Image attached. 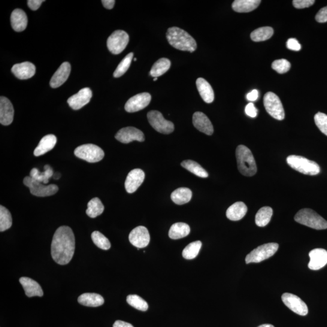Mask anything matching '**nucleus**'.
Returning a JSON list of instances; mask_svg holds the SVG:
<instances>
[{"instance_id":"nucleus-7","label":"nucleus","mask_w":327,"mask_h":327,"mask_svg":"<svg viewBox=\"0 0 327 327\" xmlns=\"http://www.w3.org/2000/svg\"><path fill=\"white\" fill-rule=\"evenodd\" d=\"M279 248L277 243H268L260 245L251 251L245 257V262L259 263L267 259L277 253Z\"/></svg>"},{"instance_id":"nucleus-10","label":"nucleus","mask_w":327,"mask_h":327,"mask_svg":"<svg viewBox=\"0 0 327 327\" xmlns=\"http://www.w3.org/2000/svg\"><path fill=\"white\" fill-rule=\"evenodd\" d=\"M147 118L151 127L157 132L163 134H170L174 131V123L166 120L159 111H151L148 112Z\"/></svg>"},{"instance_id":"nucleus-31","label":"nucleus","mask_w":327,"mask_h":327,"mask_svg":"<svg viewBox=\"0 0 327 327\" xmlns=\"http://www.w3.org/2000/svg\"><path fill=\"white\" fill-rule=\"evenodd\" d=\"M190 228L186 223H178L173 224L170 229L169 237L173 239H179L186 237L189 235Z\"/></svg>"},{"instance_id":"nucleus-48","label":"nucleus","mask_w":327,"mask_h":327,"mask_svg":"<svg viewBox=\"0 0 327 327\" xmlns=\"http://www.w3.org/2000/svg\"><path fill=\"white\" fill-rule=\"evenodd\" d=\"M245 113L248 115V117L251 118H255L257 115V108L254 107L253 103H249L245 107Z\"/></svg>"},{"instance_id":"nucleus-52","label":"nucleus","mask_w":327,"mask_h":327,"mask_svg":"<svg viewBox=\"0 0 327 327\" xmlns=\"http://www.w3.org/2000/svg\"><path fill=\"white\" fill-rule=\"evenodd\" d=\"M113 327H133L132 324L124 322L122 320H117L114 324Z\"/></svg>"},{"instance_id":"nucleus-13","label":"nucleus","mask_w":327,"mask_h":327,"mask_svg":"<svg viewBox=\"0 0 327 327\" xmlns=\"http://www.w3.org/2000/svg\"><path fill=\"white\" fill-rule=\"evenodd\" d=\"M115 138L124 144H128L133 141L143 142L145 140L143 132L133 127L121 129L115 135Z\"/></svg>"},{"instance_id":"nucleus-30","label":"nucleus","mask_w":327,"mask_h":327,"mask_svg":"<svg viewBox=\"0 0 327 327\" xmlns=\"http://www.w3.org/2000/svg\"><path fill=\"white\" fill-rule=\"evenodd\" d=\"M192 197V192L188 188L181 187L173 192L171 199L176 204L183 205L189 202Z\"/></svg>"},{"instance_id":"nucleus-45","label":"nucleus","mask_w":327,"mask_h":327,"mask_svg":"<svg viewBox=\"0 0 327 327\" xmlns=\"http://www.w3.org/2000/svg\"><path fill=\"white\" fill-rule=\"evenodd\" d=\"M314 3V0H294L293 5L296 9H304L310 7Z\"/></svg>"},{"instance_id":"nucleus-29","label":"nucleus","mask_w":327,"mask_h":327,"mask_svg":"<svg viewBox=\"0 0 327 327\" xmlns=\"http://www.w3.org/2000/svg\"><path fill=\"white\" fill-rule=\"evenodd\" d=\"M261 3L260 0H235L232 4V8L239 13H247L255 10Z\"/></svg>"},{"instance_id":"nucleus-24","label":"nucleus","mask_w":327,"mask_h":327,"mask_svg":"<svg viewBox=\"0 0 327 327\" xmlns=\"http://www.w3.org/2000/svg\"><path fill=\"white\" fill-rule=\"evenodd\" d=\"M11 25L15 31L22 32L25 30L28 20L25 12L20 9H16L12 12Z\"/></svg>"},{"instance_id":"nucleus-28","label":"nucleus","mask_w":327,"mask_h":327,"mask_svg":"<svg viewBox=\"0 0 327 327\" xmlns=\"http://www.w3.org/2000/svg\"><path fill=\"white\" fill-rule=\"evenodd\" d=\"M78 301L86 307H96L103 305L104 299L98 294L87 293L79 296Z\"/></svg>"},{"instance_id":"nucleus-33","label":"nucleus","mask_w":327,"mask_h":327,"mask_svg":"<svg viewBox=\"0 0 327 327\" xmlns=\"http://www.w3.org/2000/svg\"><path fill=\"white\" fill-rule=\"evenodd\" d=\"M44 172H40L37 169L33 168L30 171V177L39 183L47 184L48 180L53 175V171L48 165L44 166Z\"/></svg>"},{"instance_id":"nucleus-21","label":"nucleus","mask_w":327,"mask_h":327,"mask_svg":"<svg viewBox=\"0 0 327 327\" xmlns=\"http://www.w3.org/2000/svg\"><path fill=\"white\" fill-rule=\"evenodd\" d=\"M71 71V66L68 62H65L60 66L51 77L50 86L52 88H58L62 86L68 80Z\"/></svg>"},{"instance_id":"nucleus-9","label":"nucleus","mask_w":327,"mask_h":327,"mask_svg":"<svg viewBox=\"0 0 327 327\" xmlns=\"http://www.w3.org/2000/svg\"><path fill=\"white\" fill-rule=\"evenodd\" d=\"M23 183L26 186L29 187L30 193L33 195L38 197H45L51 196L56 194L59 191V187L54 184L45 186L39 182L33 180L30 177L24 178Z\"/></svg>"},{"instance_id":"nucleus-23","label":"nucleus","mask_w":327,"mask_h":327,"mask_svg":"<svg viewBox=\"0 0 327 327\" xmlns=\"http://www.w3.org/2000/svg\"><path fill=\"white\" fill-rule=\"evenodd\" d=\"M20 283L23 287L26 295L29 298L33 296L42 297L43 291L39 284L32 279L22 277L20 279Z\"/></svg>"},{"instance_id":"nucleus-25","label":"nucleus","mask_w":327,"mask_h":327,"mask_svg":"<svg viewBox=\"0 0 327 327\" xmlns=\"http://www.w3.org/2000/svg\"><path fill=\"white\" fill-rule=\"evenodd\" d=\"M57 141V137L54 135L50 134L44 136L39 141L33 154L35 156H39L46 153L48 151L53 149V147L56 146Z\"/></svg>"},{"instance_id":"nucleus-17","label":"nucleus","mask_w":327,"mask_h":327,"mask_svg":"<svg viewBox=\"0 0 327 327\" xmlns=\"http://www.w3.org/2000/svg\"><path fill=\"white\" fill-rule=\"evenodd\" d=\"M144 178L145 174L141 169H136L130 172L125 182L127 192L129 193L135 192L143 183Z\"/></svg>"},{"instance_id":"nucleus-39","label":"nucleus","mask_w":327,"mask_h":327,"mask_svg":"<svg viewBox=\"0 0 327 327\" xmlns=\"http://www.w3.org/2000/svg\"><path fill=\"white\" fill-rule=\"evenodd\" d=\"M202 247V242L197 241L192 242L184 248L183 256L186 259H193L198 256Z\"/></svg>"},{"instance_id":"nucleus-40","label":"nucleus","mask_w":327,"mask_h":327,"mask_svg":"<svg viewBox=\"0 0 327 327\" xmlns=\"http://www.w3.org/2000/svg\"><path fill=\"white\" fill-rule=\"evenodd\" d=\"M91 238H92L93 243L98 248L104 250L110 249L111 247L110 241L101 233L98 231L93 232L91 235Z\"/></svg>"},{"instance_id":"nucleus-35","label":"nucleus","mask_w":327,"mask_h":327,"mask_svg":"<svg viewBox=\"0 0 327 327\" xmlns=\"http://www.w3.org/2000/svg\"><path fill=\"white\" fill-rule=\"evenodd\" d=\"M181 166L194 175L200 178H205L208 177V174L205 169H203L198 162L192 160H186L181 162Z\"/></svg>"},{"instance_id":"nucleus-11","label":"nucleus","mask_w":327,"mask_h":327,"mask_svg":"<svg viewBox=\"0 0 327 327\" xmlns=\"http://www.w3.org/2000/svg\"><path fill=\"white\" fill-rule=\"evenodd\" d=\"M129 41V36L125 31L116 30L107 39L108 49L114 54H120L125 49Z\"/></svg>"},{"instance_id":"nucleus-15","label":"nucleus","mask_w":327,"mask_h":327,"mask_svg":"<svg viewBox=\"0 0 327 327\" xmlns=\"http://www.w3.org/2000/svg\"><path fill=\"white\" fill-rule=\"evenodd\" d=\"M151 99L150 94L148 93L137 94L127 101L125 110L129 113L141 111L150 104Z\"/></svg>"},{"instance_id":"nucleus-53","label":"nucleus","mask_w":327,"mask_h":327,"mask_svg":"<svg viewBox=\"0 0 327 327\" xmlns=\"http://www.w3.org/2000/svg\"><path fill=\"white\" fill-rule=\"evenodd\" d=\"M257 327H275L274 325H271V324H262L261 325H259Z\"/></svg>"},{"instance_id":"nucleus-47","label":"nucleus","mask_w":327,"mask_h":327,"mask_svg":"<svg viewBox=\"0 0 327 327\" xmlns=\"http://www.w3.org/2000/svg\"><path fill=\"white\" fill-rule=\"evenodd\" d=\"M317 22L323 23L327 22V6L320 9L316 15Z\"/></svg>"},{"instance_id":"nucleus-43","label":"nucleus","mask_w":327,"mask_h":327,"mask_svg":"<svg viewBox=\"0 0 327 327\" xmlns=\"http://www.w3.org/2000/svg\"><path fill=\"white\" fill-rule=\"evenodd\" d=\"M271 68L279 74H283L289 71L291 68V64L287 60H277L272 62Z\"/></svg>"},{"instance_id":"nucleus-37","label":"nucleus","mask_w":327,"mask_h":327,"mask_svg":"<svg viewBox=\"0 0 327 327\" xmlns=\"http://www.w3.org/2000/svg\"><path fill=\"white\" fill-rule=\"evenodd\" d=\"M272 215V209L269 207L260 208L256 214L255 223L257 226L265 227L269 223Z\"/></svg>"},{"instance_id":"nucleus-16","label":"nucleus","mask_w":327,"mask_h":327,"mask_svg":"<svg viewBox=\"0 0 327 327\" xmlns=\"http://www.w3.org/2000/svg\"><path fill=\"white\" fill-rule=\"evenodd\" d=\"M92 92L89 88L86 87L81 89L77 93L70 97L68 103L74 110H79L83 107L90 101Z\"/></svg>"},{"instance_id":"nucleus-27","label":"nucleus","mask_w":327,"mask_h":327,"mask_svg":"<svg viewBox=\"0 0 327 327\" xmlns=\"http://www.w3.org/2000/svg\"><path fill=\"white\" fill-rule=\"evenodd\" d=\"M247 212L246 205L244 202H237L227 209L226 216L230 220L237 221L242 219L246 214Z\"/></svg>"},{"instance_id":"nucleus-6","label":"nucleus","mask_w":327,"mask_h":327,"mask_svg":"<svg viewBox=\"0 0 327 327\" xmlns=\"http://www.w3.org/2000/svg\"><path fill=\"white\" fill-rule=\"evenodd\" d=\"M75 155L90 163L100 161L104 156V151L95 144H87L75 148Z\"/></svg>"},{"instance_id":"nucleus-36","label":"nucleus","mask_w":327,"mask_h":327,"mask_svg":"<svg viewBox=\"0 0 327 327\" xmlns=\"http://www.w3.org/2000/svg\"><path fill=\"white\" fill-rule=\"evenodd\" d=\"M274 33V30L271 27H262L251 32L250 37L253 41H263L271 38Z\"/></svg>"},{"instance_id":"nucleus-46","label":"nucleus","mask_w":327,"mask_h":327,"mask_svg":"<svg viewBox=\"0 0 327 327\" xmlns=\"http://www.w3.org/2000/svg\"><path fill=\"white\" fill-rule=\"evenodd\" d=\"M287 47L290 50L299 51L301 49V45L295 38H290L287 42Z\"/></svg>"},{"instance_id":"nucleus-49","label":"nucleus","mask_w":327,"mask_h":327,"mask_svg":"<svg viewBox=\"0 0 327 327\" xmlns=\"http://www.w3.org/2000/svg\"><path fill=\"white\" fill-rule=\"evenodd\" d=\"M44 2V0H28L27 5L32 11L38 10L42 3Z\"/></svg>"},{"instance_id":"nucleus-41","label":"nucleus","mask_w":327,"mask_h":327,"mask_svg":"<svg viewBox=\"0 0 327 327\" xmlns=\"http://www.w3.org/2000/svg\"><path fill=\"white\" fill-rule=\"evenodd\" d=\"M133 53L131 52L127 54L125 58L121 61V62L118 66L117 68L114 73L115 78H119L123 76L128 71L133 60Z\"/></svg>"},{"instance_id":"nucleus-1","label":"nucleus","mask_w":327,"mask_h":327,"mask_svg":"<svg viewBox=\"0 0 327 327\" xmlns=\"http://www.w3.org/2000/svg\"><path fill=\"white\" fill-rule=\"evenodd\" d=\"M75 239L74 232L68 226L60 227L54 232L51 244V255L60 265H66L74 256Z\"/></svg>"},{"instance_id":"nucleus-55","label":"nucleus","mask_w":327,"mask_h":327,"mask_svg":"<svg viewBox=\"0 0 327 327\" xmlns=\"http://www.w3.org/2000/svg\"><path fill=\"white\" fill-rule=\"evenodd\" d=\"M134 61H135V62H136V59H134Z\"/></svg>"},{"instance_id":"nucleus-18","label":"nucleus","mask_w":327,"mask_h":327,"mask_svg":"<svg viewBox=\"0 0 327 327\" xmlns=\"http://www.w3.org/2000/svg\"><path fill=\"white\" fill-rule=\"evenodd\" d=\"M310 260L308 268L312 270H318L327 264V251L323 248H315L309 253Z\"/></svg>"},{"instance_id":"nucleus-20","label":"nucleus","mask_w":327,"mask_h":327,"mask_svg":"<svg viewBox=\"0 0 327 327\" xmlns=\"http://www.w3.org/2000/svg\"><path fill=\"white\" fill-rule=\"evenodd\" d=\"M193 123L196 129L207 135L213 134L214 130L211 121L204 114L195 112L193 115Z\"/></svg>"},{"instance_id":"nucleus-32","label":"nucleus","mask_w":327,"mask_h":327,"mask_svg":"<svg viewBox=\"0 0 327 327\" xmlns=\"http://www.w3.org/2000/svg\"><path fill=\"white\" fill-rule=\"evenodd\" d=\"M171 61L162 58L157 61L151 69L150 75L154 78H157L165 74L171 68Z\"/></svg>"},{"instance_id":"nucleus-8","label":"nucleus","mask_w":327,"mask_h":327,"mask_svg":"<svg viewBox=\"0 0 327 327\" xmlns=\"http://www.w3.org/2000/svg\"><path fill=\"white\" fill-rule=\"evenodd\" d=\"M263 105L265 110L271 117L278 120H283L285 112L281 99L271 92H267L263 97Z\"/></svg>"},{"instance_id":"nucleus-38","label":"nucleus","mask_w":327,"mask_h":327,"mask_svg":"<svg viewBox=\"0 0 327 327\" xmlns=\"http://www.w3.org/2000/svg\"><path fill=\"white\" fill-rule=\"evenodd\" d=\"M12 225V218L10 211L4 206H0V232L10 229Z\"/></svg>"},{"instance_id":"nucleus-2","label":"nucleus","mask_w":327,"mask_h":327,"mask_svg":"<svg viewBox=\"0 0 327 327\" xmlns=\"http://www.w3.org/2000/svg\"><path fill=\"white\" fill-rule=\"evenodd\" d=\"M167 39L169 44L177 49L193 52L197 48L195 39L189 33L177 27H172L168 30Z\"/></svg>"},{"instance_id":"nucleus-54","label":"nucleus","mask_w":327,"mask_h":327,"mask_svg":"<svg viewBox=\"0 0 327 327\" xmlns=\"http://www.w3.org/2000/svg\"><path fill=\"white\" fill-rule=\"evenodd\" d=\"M157 80V78H154L153 81H156Z\"/></svg>"},{"instance_id":"nucleus-51","label":"nucleus","mask_w":327,"mask_h":327,"mask_svg":"<svg viewBox=\"0 0 327 327\" xmlns=\"http://www.w3.org/2000/svg\"><path fill=\"white\" fill-rule=\"evenodd\" d=\"M101 2L104 8L107 9H113L115 4L114 0H102Z\"/></svg>"},{"instance_id":"nucleus-14","label":"nucleus","mask_w":327,"mask_h":327,"mask_svg":"<svg viewBox=\"0 0 327 327\" xmlns=\"http://www.w3.org/2000/svg\"><path fill=\"white\" fill-rule=\"evenodd\" d=\"M129 239L130 243L138 249L147 247L150 239L149 232L144 226H138L133 229L130 233Z\"/></svg>"},{"instance_id":"nucleus-26","label":"nucleus","mask_w":327,"mask_h":327,"mask_svg":"<svg viewBox=\"0 0 327 327\" xmlns=\"http://www.w3.org/2000/svg\"><path fill=\"white\" fill-rule=\"evenodd\" d=\"M197 89L201 95V98L205 102L210 104L214 101V95L213 89L211 85L208 83L204 78H199L197 79Z\"/></svg>"},{"instance_id":"nucleus-12","label":"nucleus","mask_w":327,"mask_h":327,"mask_svg":"<svg viewBox=\"0 0 327 327\" xmlns=\"http://www.w3.org/2000/svg\"><path fill=\"white\" fill-rule=\"evenodd\" d=\"M282 300L284 304L294 313L301 316H306L308 314L307 305L298 296L292 293H286L282 296Z\"/></svg>"},{"instance_id":"nucleus-3","label":"nucleus","mask_w":327,"mask_h":327,"mask_svg":"<svg viewBox=\"0 0 327 327\" xmlns=\"http://www.w3.org/2000/svg\"><path fill=\"white\" fill-rule=\"evenodd\" d=\"M236 157L239 172L245 177H253L256 174L257 166L251 151L244 145L236 148Z\"/></svg>"},{"instance_id":"nucleus-34","label":"nucleus","mask_w":327,"mask_h":327,"mask_svg":"<svg viewBox=\"0 0 327 327\" xmlns=\"http://www.w3.org/2000/svg\"><path fill=\"white\" fill-rule=\"evenodd\" d=\"M104 210V206L98 198L91 199L88 203L86 214L90 217L95 218L101 215Z\"/></svg>"},{"instance_id":"nucleus-50","label":"nucleus","mask_w":327,"mask_h":327,"mask_svg":"<svg viewBox=\"0 0 327 327\" xmlns=\"http://www.w3.org/2000/svg\"><path fill=\"white\" fill-rule=\"evenodd\" d=\"M247 98L248 101H254L258 98V92L256 89L251 91V92L247 94Z\"/></svg>"},{"instance_id":"nucleus-22","label":"nucleus","mask_w":327,"mask_h":327,"mask_svg":"<svg viewBox=\"0 0 327 327\" xmlns=\"http://www.w3.org/2000/svg\"><path fill=\"white\" fill-rule=\"evenodd\" d=\"M35 65L28 62L16 64L12 68V72L20 80H27L32 78L35 75Z\"/></svg>"},{"instance_id":"nucleus-44","label":"nucleus","mask_w":327,"mask_h":327,"mask_svg":"<svg viewBox=\"0 0 327 327\" xmlns=\"http://www.w3.org/2000/svg\"><path fill=\"white\" fill-rule=\"evenodd\" d=\"M314 122L320 132L327 136V115L318 112L315 115Z\"/></svg>"},{"instance_id":"nucleus-4","label":"nucleus","mask_w":327,"mask_h":327,"mask_svg":"<svg viewBox=\"0 0 327 327\" xmlns=\"http://www.w3.org/2000/svg\"><path fill=\"white\" fill-rule=\"evenodd\" d=\"M295 220L297 223L316 230L327 229V221L310 208H303L296 213Z\"/></svg>"},{"instance_id":"nucleus-5","label":"nucleus","mask_w":327,"mask_h":327,"mask_svg":"<svg viewBox=\"0 0 327 327\" xmlns=\"http://www.w3.org/2000/svg\"><path fill=\"white\" fill-rule=\"evenodd\" d=\"M287 162L291 168L304 175L314 176L320 172V167L316 162L301 156H288Z\"/></svg>"},{"instance_id":"nucleus-42","label":"nucleus","mask_w":327,"mask_h":327,"mask_svg":"<svg viewBox=\"0 0 327 327\" xmlns=\"http://www.w3.org/2000/svg\"><path fill=\"white\" fill-rule=\"evenodd\" d=\"M127 302L130 306L138 310L145 311L148 308L147 302L138 295H129L127 297Z\"/></svg>"},{"instance_id":"nucleus-19","label":"nucleus","mask_w":327,"mask_h":327,"mask_svg":"<svg viewBox=\"0 0 327 327\" xmlns=\"http://www.w3.org/2000/svg\"><path fill=\"white\" fill-rule=\"evenodd\" d=\"M14 109L10 100L5 96L0 98V123L9 126L13 122Z\"/></svg>"}]
</instances>
